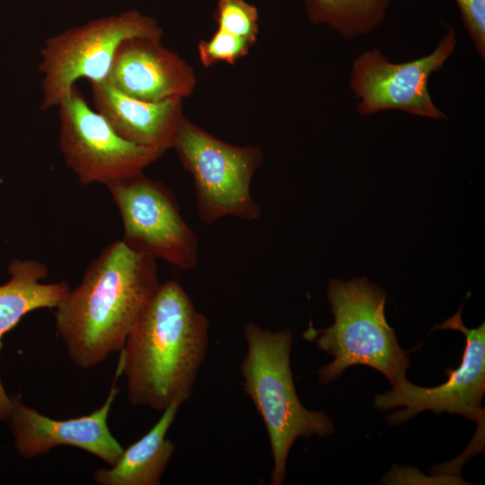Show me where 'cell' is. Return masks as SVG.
I'll return each instance as SVG.
<instances>
[{
  "label": "cell",
  "mask_w": 485,
  "mask_h": 485,
  "mask_svg": "<svg viewBox=\"0 0 485 485\" xmlns=\"http://www.w3.org/2000/svg\"><path fill=\"white\" fill-rule=\"evenodd\" d=\"M249 43L242 38L218 29L209 41L199 46L200 57L206 65L216 61L231 62L245 53Z\"/></svg>",
  "instance_id": "18"
},
{
  "label": "cell",
  "mask_w": 485,
  "mask_h": 485,
  "mask_svg": "<svg viewBox=\"0 0 485 485\" xmlns=\"http://www.w3.org/2000/svg\"><path fill=\"white\" fill-rule=\"evenodd\" d=\"M216 18L219 29L246 40H253L258 31V12L244 0H219Z\"/></svg>",
  "instance_id": "17"
},
{
  "label": "cell",
  "mask_w": 485,
  "mask_h": 485,
  "mask_svg": "<svg viewBox=\"0 0 485 485\" xmlns=\"http://www.w3.org/2000/svg\"><path fill=\"white\" fill-rule=\"evenodd\" d=\"M209 327L179 282L160 283L119 354L130 404L163 411L186 402L207 353Z\"/></svg>",
  "instance_id": "2"
},
{
  "label": "cell",
  "mask_w": 485,
  "mask_h": 485,
  "mask_svg": "<svg viewBox=\"0 0 485 485\" xmlns=\"http://www.w3.org/2000/svg\"><path fill=\"white\" fill-rule=\"evenodd\" d=\"M180 404L163 410L154 427L137 442L123 450L117 463L94 471L93 478L100 485H159L175 452L176 445L168 438Z\"/></svg>",
  "instance_id": "15"
},
{
  "label": "cell",
  "mask_w": 485,
  "mask_h": 485,
  "mask_svg": "<svg viewBox=\"0 0 485 485\" xmlns=\"http://www.w3.org/2000/svg\"><path fill=\"white\" fill-rule=\"evenodd\" d=\"M475 49L485 57V0H454Z\"/></svg>",
  "instance_id": "19"
},
{
  "label": "cell",
  "mask_w": 485,
  "mask_h": 485,
  "mask_svg": "<svg viewBox=\"0 0 485 485\" xmlns=\"http://www.w3.org/2000/svg\"><path fill=\"white\" fill-rule=\"evenodd\" d=\"M156 260L118 240L89 263L55 308L57 333L75 365L89 369L121 351L161 283Z\"/></svg>",
  "instance_id": "1"
},
{
  "label": "cell",
  "mask_w": 485,
  "mask_h": 485,
  "mask_svg": "<svg viewBox=\"0 0 485 485\" xmlns=\"http://www.w3.org/2000/svg\"><path fill=\"white\" fill-rule=\"evenodd\" d=\"M327 295L333 324L323 330L310 327L304 333L305 340L333 357L319 369L320 382L329 384L355 365L375 368L392 388L406 382L410 360L386 322V293L366 278H357L347 282L331 279Z\"/></svg>",
  "instance_id": "4"
},
{
  "label": "cell",
  "mask_w": 485,
  "mask_h": 485,
  "mask_svg": "<svg viewBox=\"0 0 485 485\" xmlns=\"http://www.w3.org/2000/svg\"><path fill=\"white\" fill-rule=\"evenodd\" d=\"M456 31L446 25L436 48L428 56L405 62L391 63L377 48L359 55L353 62L349 85L360 99L357 112L367 116L386 110L434 119H446L431 100L428 82L439 71L456 46Z\"/></svg>",
  "instance_id": "9"
},
{
  "label": "cell",
  "mask_w": 485,
  "mask_h": 485,
  "mask_svg": "<svg viewBox=\"0 0 485 485\" xmlns=\"http://www.w3.org/2000/svg\"><path fill=\"white\" fill-rule=\"evenodd\" d=\"M462 307L433 331L437 329L462 331L466 340L461 365L447 370L448 380L436 387L417 386L408 380L374 400L379 410L404 407L388 418L390 424L398 425L424 410L435 413L446 411L464 416L478 424L484 422L481 400L485 392V324L469 329L462 321Z\"/></svg>",
  "instance_id": "10"
},
{
  "label": "cell",
  "mask_w": 485,
  "mask_h": 485,
  "mask_svg": "<svg viewBox=\"0 0 485 485\" xmlns=\"http://www.w3.org/2000/svg\"><path fill=\"white\" fill-rule=\"evenodd\" d=\"M247 350L240 366L242 386L261 417L273 459L270 484H283L287 457L297 438L326 436L335 430L322 411L301 403L290 366L293 334L249 322L243 328Z\"/></svg>",
  "instance_id": "3"
},
{
  "label": "cell",
  "mask_w": 485,
  "mask_h": 485,
  "mask_svg": "<svg viewBox=\"0 0 485 485\" xmlns=\"http://www.w3.org/2000/svg\"><path fill=\"white\" fill-rule=\"evenodd\" d=\"M94 110L127 141L160 156L173 146L181 125L179 98L146 101L128 97L104 81L90 82Z\"/></svg>",
  "instance_id": "13"
},
{
  "label": "cell",
  "mask_w": 485,
  "mask_h": 485,
  "mask_svg": "<svg viewBox=\"0 0 485 485\" xmlns=\"http://www.w3.org/2000/svg\"><path fill=\"white\" fill-rule=\"evenodd\" d=\"M119 360L112 384L104 403L92 413L67 419L44 416L24 404L19 395H12L6 421L13 437L16 453L29 459L49 453L57 446L84 450L114 465L124 448L111 435L108 418L119 393L117 382L121 375Z\"/></svg>",
  "instance_id": "11"
},
{
  "label": "cell",
  "mask_w": 485,
  "mask_h": 485,
  "mask_svg": "<svg viewBox=\"0 0 485 485\" xmlns=\"http://www.w3.org/2000/svg\"><path fill=\"white\" fill-rule=\"evenodd\" d=\"M130 248L182 270L198 264V242L173 192L140 172L106 185Z\"/></svg>",
  "instance_id": "7"
},
{
  "label": "cell",
  "mask_w": 485,
  "mask_h": 485,
  "mask_svg": "<svg viewBox=\"0 0 485 485\" xmlns=\"http://www.w3.org/2000/svg\"><path fill=\"white\" fill-rule=\"evenodd\" d=\"M58 146L82 185L109 184L140 172L160 155L119 137L76 86L58 106Z\"/></svg>",
  "instance_id": "8"
},
{
  "label": "cell",
  "mask_w": 485,
  "mask_h": 485,
  "mask_svg": "<svg viewBox=\"0 0 485 485\" xmlns=\"http://www.w3.org/2000/svg\"><path fill=\"white\" fill-rule=\"evenodd\" d=\"M161 35L162 30L153 18L128 10L48 37L40 48L38 66L42 75L41 110L57 107L81 78L105 81L124 40L138 37L160 39Z\"/></svg>",
  "instance_id": "5"
},
{
  "label": "cell",
  "mask_w": 485,
  "mask_h": 485,
  "mask_svg": "<svg viewBox=\"0 0 485 485\" xmlns=\"http://www.w3.org/2000/svg\"><path fill=\"white\" fill-rule=\"evenodd\" d=\"M310 19L324 22L346 39L368 34L380 26L392 0H304Z\"/></svg>",
  "instance_id": "16"
},
{
  "label": "cell",
  "mask_w": 485,
  "mask_h": 485,
  "mask_svg": "<svg viewBox=\"0 0 485 485\" xmlns=\"http://www.w3.org/2000/svg\"><path fill=\"white\" fill-rule=\"evenodd\" d=\"M155 38H132L119 46L104 82L119 93L146 101L179 98L189 87L181 61Z\"/></svg>",
  "instance_id": "12"
},
{
  "label": "cell",
  "mask_w": 485,
  "mask_h": 485,
  "mask_svg": "<svg viewBox=\"0 0 485 485\" xmlns=\"http://www.w3.org/2000/svg\"><path fill=\"white\" fill-rule=\"evenodd\" d=\"M172 147L193 177L198 216L203 223L226 216L245 221L260 216L261 207L250 190L260 159L257 149L230 146L185 122Z\"/></svg>",
  "instance_id": "6"
},
{
  "label": "cell",
  "mask_w": 485,
  "mask_h": 485,
  "mask_svg": "<svg viewBox=\"0 0 485 485\" xmlns=\"http://www.w3.org/2000/svg\"><path fill=\"white\" fill-rule=\"evenodd\" d=\"M47 266L36 260L14 259L8 264L9 280L0 286V350L2 339L27 313L38 309L56 308L66 298L70 287L64 281L42 282ZM11 398L0 378V421L7 419Z\"/></svg>",
  "instance_id": "14"
}]
</instances>
